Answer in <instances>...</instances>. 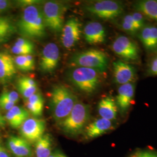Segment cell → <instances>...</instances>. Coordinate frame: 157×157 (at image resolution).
I'll use <instances>...</instances> for the list:
<instances>
[{"label": "cell", "instance_id": "cell-2", "mask_svg": "<svg viewBox=\"0 0 157 157\" xmlns=\"http://www.w3.org/2000/svg\"><path fill=\"white\" fill-rule=\"evenodd\" d=\"M73 93L62 85L55 87L51 94V112L54 120L60 123L67 117L78 102Z\"/></svg>", "mask_w": 157, "mask_h": 157}, {"label": "cell", "instance_id": "cell-25", "mask_svg": "<svg viewBox=\"0 0 157 157\" xmlns=\"http://www.w3.org/2000/svg\"><path fill=\"white\" fill-rule=\"evenodd\" d=\"M139 38L146 50L152 51L150 26H147L141 29L140 33L139 34Z\"/></svg>", "mask_w": 157, "mask_h": 157}, {"label": "cell", "instance_id": "cell-9", "mask_svg": "<svg viewBox=\"0 0 157 157\" xmlns=\"http://www.w3.org/2000/svg\"><path fill=\"white\" fill-rule=\"evenodd\" d=\"M45 128V121L29 118L21 126L20 133L22 137L29 143H36L44 135Z\"/></svg>", "mask_w": 157, "mask_h": 157}, {"label": "cell", "instance_id": "cell-21", "mask_svg": "<svg viewBox=\"0 0 157 157\" xmlns=\"http://www.w3.org/2000/svg\"><path fill=\"white\" fill-rule=\"evenodd\" d=\"M44 101L43 96L36 93L26 100V107L29 113L35 117L41 116L44 109Z\"/></svg>", "mask_w": 157, "mask_h": 157}, {"label": "cell", "instance_id": "cell-8", "mask_svg": "<svg viewBox=\"0 0 157 157\" xmlns=\"http://www.w3.org/2000/svg\"><path fill=\"white\" fill-rule=\"evenodd\" d=\"M112 50L127 61H136L140 58L139 48L132 40L124 36L118 37L112 45Z\"/></svg>", "mask_w": 157, "mask_h": 157}, {"label": "cell", "instance_id": "cell-31", "mask_svg": "<svg viewBox=\"0 0 157 157\" xmlns=\"http://www.w3.org/2000/svg\"><path fill=\"white\" fill-rule=\"evenodd\" d=\"M150 35H151L152 51H153L155 50L157 48V27L150 26Z\"/></svg>", "mask_w": 157, "mask_h": 157}, {"label": "cell", "instance_id": "cell-32", "mask_svg": "<svg viewBox=\"0 0 157 157\" xmlns=\"http://www.w3.org/2000/svg\"><path fill=\"white\" fill-rule=\"evenodd\" d=\"M121 26L124 31L126 32L127 33L129 34H135L139 31L133 25L130 24L129 23L126 22L125 21H122Z\"/></svg>", "mask_w": 157, "mask_h": 157}, {"label": "cell", "instance_id": "cell-6", "mask_svg": "<svg viewBox=\"0 0 157 157\" xmlns=\"http://www.w3.org/2000/svg\"><path fill=\"white\" fill-rule=\"evenodd\" d=\"M65 11V6L60 2L48 1L45 3L42 13L45 28L55 33L61 32L64 26Z\"/></svg>", "mask_w": 157, "mask_h": 157}, {"label": "cell", "instance_id": "cell-29", "mask_svg": "<svg viewBox=\"0 0 157 157\" xmlns=\"http://www.w3.org/2000/svg\"><path fill=\"white\" fill-rule=\"evenodd\" d=\"M131 15L133 17L135 23L137 25L139 29H141L143 28V27H144V19L143 15L138 12L133 13Z\"/></svg>", "mask_w": 157, "mask_h": 157}, {"label": "cell", "instance_id": "cell-33", "mask_svg": "<svg viewBox=\"0 0 157 157\" xmlns=\"http://www.w3.org/2000/svg\"><path fill=\"white\" fill-rule=\"evenodd\" d=\"M15 105V104L8 101L0 97V108L4 111H8Z\"/></svg>", "mask_w": 157, "mask_h": 157}, {"label": "cell", "instance_id": "cell-26", "mask_svg": "<svg viewBox=\"0 0 157 157\" xmlns=\"http://www.w3.org/2000/svg\"><path fill=\"white\" fill-rule=\"evenodd\" d=\"M15 67L23 71H30L33 70L30 66L26 56H18L14 58Z\"/></svg>", "mask_w": 157, "mask_h": 157}, {"label": "cell", "instance_id": "cell-35", "mask_svg": "<svg viewBox=\"0 0 157 157\" xmlns=\"http://www.w3.org/2000/svg\"><path fill=\"white\" fill-rule=\"evenodd\" d=\"M148 72L152 75H157V57L150 63Z\"/></svg>", "mask_w": 157, "mask_h": 157}, {"label": "cell", "instance_id": "cell-23", "mask_svg": "<svg viewBox=\"0 0 157 157\" xmlns=\"http://www.w3.org/2000/svg\"><path fill=\"white\" fill-rule=\"evenodd\" d=\"M52 150V140L50 136L44 135L36 142L35 153L36 157H49Z\"/></svg>", "mask_w": 157, "mask_h": 157}, {"label": "cell", "instance_id": "cell-28", "mask_svg": "<svg viewBox=\"0 0 157 157\" xmlns=\"http://www.w3.org/2000/svg\"><path fill=\"white\" fill-rule=\"evenodd\" d=\"M0 97L15 104L19 100L18 93L15 91H4L1 93Z\"/></svg>", "mask_w": 157, "mask_h": 157}, {"label": "cell", "instance_id": "cell-11", "mask_svg": "<svg viewBox=\"0 0 157 157\" xmlns=\"http://www.w3.org/2000/svg\"><path fill=\"white\" fill-rule=\"evenodd\" d=\"M61 32L63 46L67 49L73 47L79 41L82 33L81 23L78 19L72 17L67 20Z\"/></svg>", "mask_w": 157, "mask_h": 157}, {"label": "cell", "instance_id": "cell-17", "mask_svg": "<svg viewBox=\"0 0 157 157\" xmlns=\"http://www.w3.org/2000/svg\"><path fill=\"white\" fill-rule=\"evenodd\" d=\"M112 128V121L101 118L87 125L85 128V133L88 138L95 139L106 133Z\"/></svg>", "mask_w": 157, "mask_h": 157}, {"label": "cell", "instance_id": "cell-12", "mask_svg": "<svg viewBox=\"0 0 157 157\" xmlns=\"http://www.w3.org/2000/svg\"><path fill=\"white\" fill-rule=\"evenodd\" d=\"M113 68L114 80L118 84H128L135 80L136 69L130 64L118 60L113 63Z\"/></svg>", "mask_w": 157, "mask_h": 157}, {"label": "cell", "instance_id": "cell-22", "mask_svg": "<svg viewBox=\"0 0 157 157\" xmlns=\"http://www.w3.org/2000/svg\"><path fill=\"white\" fill-rule=\"evenodd\" d=\"M17 89L23 97L26 100L36 93L37 86L36 82L28 77L21 78L17 81Z\"/></svg>", "mask_w": 157, "mask_h": 157}, {"label": "cell", "instance_id": "cell-16", "mask_svg": "<svg viewBox=\"0 0 157 157\" xmlns=\"http://www.w3.org/2000/svg\"><path fill=\"white\" fill-rule=\"evenodd\" d=\"M135 86L132 83L121 85L118 88L116 103L119 109L125 113L130 107L135 96Z\"/></svg>", "mask_w": 157, "mask_h": 157}, {"label": "cell", "instance_id": "cell-20", "mask_svg": "<svg viewBox=\"0 0 157 157\" xmlns=\"http://www.w3.org/2000/svg\"><path fill=\"white\" fill-rule=\"evenodd\" d=\"M135 10L148 18L157 22V1L154 0H144L136 2Z\"/></svg>", "mask_w": 157, "mask_h": 157}, {"label": "cell", "instance_id": "cell-4", "mask_svg": "<svg viewBox=\"0 0 157 157\" xmlns=\"http://www.w3.org/2000/svg\"><path fill=\"white\" fill-rule=\"evenodd\" d=\"M70 81L78 89L87 94H91L100 84L99 72L88 67H78L69 73Z\"/></svg>", "mask_w": 157, "mask_h": 157}, {"label": "cell", "instance_id": "cell-37", "mask_svg": "<svg viewBox=\"0 0 157 157\" xmlns=\"http://www.w3.org/2000/svg\"><path fill=\"white\" fill-rule=\"evenodd\" d=\"M0 157H11L9 150H8L0 141Z\"/></svg>", "mask_w": 157, "mask_h": 157}, {"label": "cell", "instance_id": "cell-14", "mask_svg": "<svg viewBox=\"0 0 157 157\" xmlns=\"http://www.w3.org/2000/svg\"><path fill=\"white\" fill-rule=\"evenodd\" d=\"M9 151L17 157H31L33 150L30 143L22 137L11 136L6 141Z\"/></svg>", "mask_w": 157, "mask_h": 157}, {"label": "cell", "instance_id": "cell-24", "mask_svg": "<svg viewBox=\"0 0 157 157\" xmlns=\"http://www.w3.org/2000/svg\"><path fill=\"white\" fill-rule=\"evenodd\" d=\"M15 31L16 28L10 18L0 17V44L9 40Z\"/></svg>", "mask_w": 157, "mask_h": 157}, {"label": "cell", "instance_id": "cell-1", "mask_svg": "<svg viewBox=\"0 0 157 157\" xmlns=\"http://www.w3.org/2000/svg\"><path fill=\"white\" fill-rule=\"evenodd\" d=\"M17 28L23 36L40 39L45 35V26L42 10L36 5L25 8L17 23Z\"/></svg>", "mask_w": 157, "mask_h": 157}, {"label": "cell", "instance_id": "cell-36", "mask_svg": "<svg viewBox=\"0 0 157 157\" xmlns=\"http://www.w3.org/2000/svg\"><path fill=\"white\" fill-rule=\"evenodd\" d=\"M10 7V2L6 0H0V13L7 10Z\"/></svg>", "mask_w": 157, "mask_h": 157}, {"label": "cell", "instance_id": "cell-7", "mask_svg": "<svg viewBox=\"0 0 157 157\" xmlns=\"http://www.w3.org/2000/svg\"><path fill=\"white\" fill-rule=\"evenodd\" d=\"M91 14L102 19H113L124 12V6L119 2L111 0L96 1L86 7Z\"/></svg>", "mask_w": 157, "mask_h": 157}, {"label": "cell", "instance_id": "cell-19", "mask_svg": "<svg viewBox=\"0 0 157 157\" xmlns=\"http://www.w3.org/2000/svg\"><path fill=\"white\" fill-rule=\"evenodd\" d=\"M29 114L26 109L15 105L6 113L5 119L11 128L17 129L20 128L24 122L28 119Z\"/></svg>", "mask_w": 157, "mask_h": 157}, {"label": "cell", "instance_id": "cell-38", "mask_svg": "<svg viewBox=\"0 0 157 157\" xmlns=\"http://www.w3.org/2000/svg\"><path fill=\"white\" fill-rule=\"evenodd\" d=\"M39 1H32V0H29V1H21L19 4L22 5L24 7H26L30 6H33V5H36V4L39 3Z\"/></svg>", "mask_w": 157, "mask_h": 157}, {"label": "cell", "instance_id": "cell-39", "mask_svg": "<svg viewBox=\"0 0 157 157\" xmlns=\"http://www.w3.org/2000/svg\"><path fill=\"white\" fill-rule=\"evenodd\" d=\"M49 157H67V156L60 151H55L51 152Z\"/></svg>", "mask_w": 157, "mask_h": 157}, {"label": "cell", "instance_id": "cell-10", "mask_svg": "<svg viewBox=\"0 0 157 157\" xmlns=\"http://www.w3.org/2000/svg\"><path fill=\"white\" fill-rule=\"evenodd\" d=\"M59 58V50L56 44L48 43L41 52L39 64L41 71L44 73L53 72L58 66Z\"/></svg>", "mask_w": 157, "mask_h": 157}, {"label": "cell", "instance_id": "cell-13", "mask_svg": "<svg viewBox=\"0 0 157 157\" xmlns=\"http://www.w3.org/2000/svg\"><path fill=\"white\" fill-rule=\"evenodd\" d=\"M17 73L14 58L8 52L0 51V83L10 82Z\"/></svg>", "mask_w": 157, "mask_h": 157}, {"label": "cell", "instance_id": "cell-34", "mask_svg": "<svg viewBox=\"0 0 157 157\" xmlns=\"http://www.w3.org/2000/svg\"><path fill=\"white\" fill-rule=\"evenodd\" d=\"M129 157H157V154L150 151H139Z\"/></svg>", "mask_w": 157, "mask_h": 157}, {"label": "cell", "instance_id": "cell-27", "mask_svg": "<svg viewBox=\"0 0 157 157\" xmlns=\"http://www.w3.org/2000/svg\"><path fill=\"white\" fill-rule=\"evenodd\" d=\"M34 47H19L13 46L12 47V52L15 55L18 56H26L31 55L33 53Z\"/></svg>", "mask_w": 157, "mask_h": 157}, {"label": "cell", "instance_id": "cell-5", "mask_svg": "<svg viewBox=\"0 0 157 157\" xmlns=\"http://www.w3.org/2000/svg\"><path fill=\"white\" fill-rule=\"evenodd\" d=\"M71 63L78 67L91 68L99 72H103L108 68V59L103 51L90 49L75 54L72 58Z\"/></svg>", "mask_w": 157, "mask_h": 157}, {"label": "cell", "instance_id": "cell-15", "mask_svg": "<svg viewBox=\"0 0 157 157\" xmlns=\"http://www.w3.org/2000/svg\"><path fill=\"white\" fill-rule=\"evenodd\" d=\"M84 39L91 45L103 43L106 38L105 30L100 23L91 22L88 23L83 29Z\"/></svg>", "mask_w": 157, "mask_h": 157}, {"label": "cell", "instance_id": "cell-30", "mask_svg": "<svg viewBox=\"0 0 157 157\" xmlns=\"http://www.w3.org/2000/svg\"><path fill=\"white\" fill-rule=\"evenodd\" d=\"M14 46L19 47H34L33 43L25 38L20 37L15 41Z\"/></svg>", "mask_w": 157, "mask_h": 157}, {"label": "cell", "instance_id": "cell-3", "mask_svg": "<svg viewBox=\"0 0 157 157\" xmlns=\"http://www.w3.org/2000/svg\"><path fill=\"white\" fill-rule=\"evenodd\" d=\"M89 118V106L83 102H78L67 117L59 124L65 133L76 136L80 134L86 128Z\"/></svg>", "mask_w": 157, "mask_h": 157}, {"label": "cell", "instance_id": "cell-18", "mask_svg": "<svg viewBox=\"0 0 157 157\" xmlns=\"http://www.w3.org/2000/svg\"><path fill=\"white\" fill-rule=\"evenodd\" d=\"M98 112L101 118L111 121L115 119L118 114L116 101L111 96L102 98L98 104Z\"/></svg>", "mask_w": 157, "mask_h": 157}, {"label": "cell", "instance_id": "cell-40", "mask_svg": "<svg viewBox=\"0 0 157 157\" xmlns=\"http://www.w3.org/2000/svg\"><path fill=\"white\" fill-rule=\"evenodd\" d=\"M6 120L5 117H4L0 112V126L4 127L6 126Z\"/></svg>", "mask_w": 157, "mask_h": 157}]
</instances>
